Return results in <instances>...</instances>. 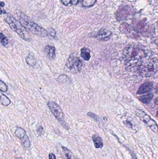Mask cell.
Listing matches in <instances>:
<instances>
[{"mask_svg": "<svg viewBox=\"0 0 158 159\" xmlns=\"http://www.w3.org/2000/svg\"><path fill=\"white\" fill-rule=\"evenodd\" d=\"M123 56L126 68L130 70H136L142 62L150 57V54L143 46L133 44L124 48Z\"/></svg>", "mask_w": 158, "mask_h": 159, "instance_id": "cell-1", "label": "cell"}, {"mask_svg": "<svg viewBox=\"0 0 158 159\" xmlns=\"http://www.w3.org/2000/svg\"><path fill=\"white\" fill-rule=\"evenodd\" d=\"M136 71L143 77L153 76L158 71V60L150 56L142 62Z\"/></svg>", "mask_w": 158, "mask_h": 159, "instance_id": "cell-2", "label": "cell"}, {"mask_svg": "<svg viewBox=\"0 0 158 159\" xmlns=\"http://www.w3.org/2000/svg\"><path fill=\"white\" fill-rule=\"evenodd\" d=\"M19 20L22 25L33 34L41 37L48 36V31L39 26L30 18L22 12L19 13Z\"/></svg>", "mask_w": 158, "mask_h": 159, "instance_id": "cell-3", "label": "cell"}, {"mask_svg": "<svg viewBox=\"0 0 158 159\" xmlns=\"http://www.w3.org/2000/svg\"><path fill=\"white\" fill-rule=\"evenodd\" d=\"M4 20L13 31L17 34L22 39L29 42L31 38L26 28L22 25L20 21L15 19L10 14H7L4 17Z\"/></svg>", "mask_w": 158, "mask_h": 159, "instance_id": "cell-4", "label": "cell"}, {"mask_svg": "<svg viewBox=\"0 0 158 159\" xmlns=\"http://www.w3.org/2000/svg\"><path fill=\"white\" fill-rule=\"evenodd\" d=\"M83 67V62L79 57L74 54L70 55L65 67V70L67 72L78 73L80 72Z\"/></svg>", "mask_w": 158, "mask_h": 159, "instance_id": "cell-5", "label": "cell"}, {"mask_svg": "<svg viewBox=\"0 0 158 159\" xmlns=\"http://www.w3.org/2000/svg\"><path fill=\"white\" fill-rule=\"evenodd\" d=\"M47 105L51 113L62 127L66 130L69 129V126L65 121V115L60 107L53 101L48 102Z\"/></svg>", "mask_w": 158, "mask_h": 159, "instance_id": "cell-6", "label": "cell"}, {"mask_svg": "<svg viewBox=\"0 0 158 159\" xmlns=\"http://www.w3.org/2000/svg\"><path fill=\"white\" fill-rule=\"evenodd\" d=\"M133 27L138 33L144 36H149L154 33V29L151 25L144 20L134 21Z\"/></svg>", "mask_w": 158, "mask_h": 159, "instance_id": "cell-7", "label": "cell"}, {"mask_svg": "<svg viewBox=\"0 0 158 159\" xmlns=\"http://www.w3.org/2000/svg\"><path fill=\"white\" fill-rule=\"evenodd\" d=\"M136 115L140 119L144 122L154 132L158 134V125L155 120L151 118L144 111L141 109H137L135 111Z\"/></svg>", "mask_w": 158, "mask_h": 159, "instance_id": "cell-8", "label": "cell"}, {"mask_svg": "<svg viewBox=\"0 0 158 159\" xmlns=\"http://www.w3.org/2000/svg\"><path fill=\"white\" fill-rule=\"evenodd\" d=\"M120 30L122 33L129 38L135 39L140 38L139 34L135 30L134 27L126 22H123L121 24Z\"/></svg>", "mask_w": 158, "mask_h": 159, "instance_id": "cell-9", "label": "cell"}, {"mask_svg": "<svg viewBox=\"0 0 158 159\" xmlns=\"http://www.w3.org/2000/svg\"><path fill=\"white\" fill-rule=\"evenodd\" d=\"M133 11L130 7L124 5L120 7L116 14V19L118 21H122L127 19L131 16Z\"/></svg>", "mask_w": 158, "mask_h": 159, "instance_id": "cell-10", "label": "cell"}, {"mask_svg": "<svg viewBox=\"0 0 158 159\" xmlns=\"http://www.w3.org/2000/svg\"><path fill=\"white\" fill-rule=\"evenodd\" d=\"M16 136L21 139L25 148H28L30 147L31 143L28 136L26 134V131L21 127H18L15 132Z\"/></svg>", "mask_w": 158, "mask_h": 159, "instance_id": "cell-11", "label": "cell"}, {"mask_svg": "<svg viewBox=\"0 0 158 159\" xmlns=\"http://www.w3.org/2000/svg\"><path fill=\"white\" fill-rule=\"evenodd\" d=\"M111 34L112 33L109 31L102 29L98 31L96 37L100 41H108L110 39Z\"/></svg>", "mask_w": 158, "mask_h": 159, "instance_id": "cell-12", "label": "cell"}, {"mask_svg": "<svg viewBox=\"0 0 158 159\" xmlns=\"http://www.w3.org/2000/svg\"><path fill=\"white\" fill-rule=\"evenodd\" d=\"M153 88V84L151 82H147L142 84L137 92V94H141L150 91Z\"/></svg>", "mask_w": 158, "mask_h": 159, "instance_id": "cell-13", "label": "cell"}, {"mask_svg": "<svg viewBox=\"0 0 158 159\" xmlns=\"http://www.w3.org/2000/svg\"><path fill=\"white\" fill-rule=\"evenodd\" d=\"M45 52L50 60H53L56 57V49L54 47L46 46L45 48Z\"/></svg>", "mask_w": 158, "mask_h": 159, "instance_id": "cell-14", "label": "cell"}, {"mask_svg": "<svg viewBox=\"0 0 158 159\" xmlns=\"http://www.w3.org/2000/svg\"><path fill=\"white\" fill-rule=\"evenodd\" d=\"M92 139L96 148H101L104 147V143L102 138L97 134L93 135L92 136Z\"/></svg>", "mask_w": 158, "mask_h": 159, "instance_id": "cell-15", "label": "cell"}, {"mask_svg": "<svg viewBox=\"0 0 158 159\" xmlns=\"http://www.w3.org/2000/svg\"><path fill=\"white\" fill-rule=\"evenodd\" d=\"M91 51L89 48H83L81 49V57L84 60L88 61L91 58Z\"/></svg>", "mask_w": 158, "mask_h": 159, "instance_id": "cell-16", "label": "cell"}, {"mask_svg": "<svg viewBox=\"0 0 158 159\" xmlns=\"http://www.w3.org/2000/svg\"><path fill=\"white\" fill-rule=\"evenodd\" d=\"M153 97H154V94L152 93H148L147 95L141 96L139 98V99L144 104H147L151 102V100L153 99Z\"/></svg>", "mask_w": 158, "mask_h": 159, "instance_id": "cell-17", "label": "cell"}, {"mask_svg": "<svg viewBox=\"0 0 158 159\" xmlns=\"http://www.w3.org/2000/svg\"><path fill=\"white\" fill-rule=\"evenodd\" d=\"M82 6L83 7H91L94 5L96 3V0H79Z\"/></svg>", "mask_w": 158, "mask_h": 159, "instance_id": "cell-18", "label": "cell"}, {"mask_svg": "<svg viewBox=\"0 0 158 159\" xmlns=\"http://www.w3.org/2000/svg\"><path fill=\"white\" fill-rule=\"evenodd\" d=\"M26 61L28 65L31 66V67L35 66L37 64V62L36 59L33 56H32L31 55H29L26 57Z\"/></svg>", "mask_w": 158, "mask_h": 159, "instance_id": "cell-19", "label": "cell"}, {"mask_svg": "<svg viewBox=\"0 0 158 159\" xmlns=\"http://www.w3.org/2000/svg\"><path fill=\"white\" fill-rule=\"evenodd\" d=\"M62 150L64 151L65 156L68 159H76L74 154L71 151L69 150L67 148L65 147H62Z\"/></svg>", "mask_w": 158, "mask_h": 159, "instance_id": "cell-20", "label": "cell"}, {"mask_svg": "<svg viewBox=\"0 0 158 159\" xmlns=\"http://www.w3.org/2000/svg\"><path fill=\"white\" fill-rule=\"evenodd\" d=\"M1 103L3 105L8 106L11 103V102L6 95H5L3 93H1Z\"/></svg>", "mask_w": 158, "mask_h": 159, "instance_id": "cell-21", "label": "cell"}, {"mask_svg": "<svg viewBox=\"0 0 158 159\" xmlns=\"http://www.w3.org/2000/svg\"><path fill=\"white\" fill-rule=\"evenodd\" d=\"M61 2L65 6L68 5L70 4L75 5L79 3V0H61Z\"/></svg>", "mask_w": 158, "mask_h": 159, "instance_id": "cell-22", "label": "cell"}, {"mask_svg": "<svg viewBox=\"0 0 158 159\" xmlns=\"http://www.w3.org/2000/svg\"><path fill=\"white\" fill-rule=\"evenodd\" d=\"M1 39V44L3 46H6L8 44L9 42H8V39L2 33L1 34V39Z\"/></svg>", "mask_w": 158, "mask_h": 159, "instance_id": "cell-23", "label": "cell"}, {"mask_svg": "<svg viewBox=\"0 0 158 159\" xmlns=\"http://www.w3.org/2000/svg\"><path fill=\"white\" fill-rule=\"evenodd\" d=\"M7 87L4 82L0 80V90L2 92H6L7 91Z\"/></svg>", "mask_w": 158, "mask_h": 159, "instance_id": "cell-24", "label": "cell"}, {"mask_svg": "<svg viewBox=\"0 0 158 159\" xmlns=\"http://www.w3.org/2000/svg\"><path fill=\"white\" fill-rule=\"evenodd\" d=\"M87 116H88L92 118L94 120H95L97 122L99 120V117L98 116H96L95 114L94 113H92V112H88L87 113Z\"/></svg>", "mask_w": 158, "mask_h": 159, "instance_id": "cell-25", "label": "cell"}, {"mask_svg": "<svg viewBox=\"0 0 158 159\" xmlns=\"http://www.w3.org/2000/svg\"><path fill=\"white\" fill-rule=\"evenodd\" d=\"M48 34H50V36H52L53 38H54L55 37L56 32L53 28H50L48 29Z\"/></svg>", "mask_w": 158, "mask_h": 159, "instance_id": "cell-26", "label": "cell"}, {"mask_svg": "<svg viewBox=\"0 0 158 159\" xmlns=\"http://www.w3.org/2000/svg\"><path fill=\"white\" fill-rule=\"evenodd\" d=\"M49 159H56V157L54 154L51 153L49 155Z\"/></svg>", "mask_w": 158, "mask_h": 159, "instance_id": "cell-27", "label": "cell"}, {"mask_svg": "<svg viewBox=\"0 0 158 159\" xmlns=\"http://www.w3.org/2000/svg\"><path fill=\"white\" fill-rule=\"evenodd\" d=\"M43 130V128L41 126H39V128H38V129H37V132H38V133L41 134Z\"/></svg>", "mask_w": 158, "mask_h": 159, "instance_id": "cell-28", "label": "cell"}, {"mask_svg": "<svg viewBox=\"0 0 158 159\" xmlns=\"http://www.w3.org/2000/svg\"><path fill=\"white\" fill-rule=\"evenodd\" d=\"M155 103H156V104L158 105V97L155 100Z\"/></svg>", "mask_w": 158, "mask_h": 159, "instance_id": "cell-29", "label": "cell"}, {"mask_svg": "<svg viewBox=\"0 0 158 159\" xmlns=\"http://www.w3.org/2000/svg\"><path fill=\"white\" fill-rule=\"evenodd\" d=\"M5 6V3L4 2H1V6L2 7H3L4 6Z\"/></svg>", "mask_w": 158, "mask_h": 159, "instance_id": "cell-30", "label": "cell"}, {"mask_svg": "<svg viewBox=\"0 0 158 159\" xmlns=\"http://www.w3.org/2000/svg\"><path fill=\"white\" fill-rule=\"evenodd\" d=\"M15 159H24L22 158V157H18L15 158Z\"/></svg>", "mask_w": 158, "mask_h": 159, "instance_id": "cell-31", "label": "cell"}, {"mask_svg": "<svg viewBox=\"0 0 158 159\" xmlns=\"http://www.w3.org/2000/svg\"><path fill=\"white\" fill-rule=\"evenodd\" d=\"M156 44L158 46V39H157V40H156Z\"/></svg>", "mask_w": 158, "mask_h": 159, "instance_id": "cell-32", "label": "cell"}, {"mask_svg": "<svg viewBox=\"0 0 158 159\" xmlns=\"http://www.w3.org/2000/svg\"><path fill=\"white\" fill-rule=\"evenodd\" d=\"M156 116L158 117V110L157 111V112Z\"/></svg>", "mask_w": 158, "mask_h": 159, "instance_id": "cell-33", "label": "cell"}]
</instances>
